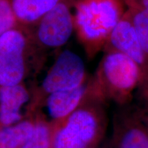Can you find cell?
<instances>
[{"mask_svg":"<svg viewBox=\"0 0 148 148\" xmlns=\"http://www.w3.org/2000/svg\"><path fill=\"white\" fill-rule=\"evenodd\" d=\"M125 4L127 8H137L148 11V0H126Z\"/></svg>","mask_w":148,"mask_h":148,"instance_id":"cell-16","label":"cell"},{"mask_svg":"<svg viewBox=\"0 0 148 148\" xmlns=\"http://www.w3.org/2000/svg\"><path fill=\"white\" fill-rule=\"evenodd\" d=\"M88 81L84 61L70 49L59 52L38 86L32 90V112L37 103L53 92L71 90Z\"/></svg>","mask_w":148,"mask_h":148,"instance_id":"cell-5","label":"cell"},{"mask_svg":"<svg viewBox=\"0 0 148 148\" xmlns=\"http://www.w3.org/2000/svg\"><path fill=\"white\" fill-rule=\"evenodd\" d=\"M32 133L20 148H52V127L35 119Z\"/></svg>","mask_w":148,"mask_h":148,"instance_id":"cell-13","label":"cell"},{"mask_svg":"<svg viewBox=\"0 0 148 148\" xmlns=\"http://www.w3.org/2000/svg\"><path fill=\"white\" fill-rule=\"evenodd\" d=\"M103 51H119L134 60L140 69L141 81L145 73L147 64L143 49L135 32L131 15L127 9L111 33Z\"/></svg>","mask_w":148,"mask_h":148,"instance_id":"cell-9","label":"cell"},{"mask_svg":"<svg viewBox=\"0 0 148 148\" xmlns=\"http://www.w3.org/2000/svg\"><path fill=\"white\" fill-rule=\"evenodd\" d=\"M145 95H147V97H148V90H147V91H146V92H145Z\"/></svg>","mask_w":148,"mask_h":148,"instance_id":"cell-18","label":"cell"},{"mask_svg":"<svg viewBox=\"0 0 148 148\" xmlns=\"http://www.w3.org/2000/svg\"><path fill=\"white\" fill-rule=\"evenodd\" d=\"M35 120L25 119L16 124L0 127V148H20L32 133Z\"/></svg>","mask_w":148,"mask_h":148,"instance_id":"cell-11","label":"cell"},{"mask_svg":"<svg viewBox=\"0 0 148 148\" xmlns=\"http://www.w3.org/2000/svg\"><path fill=\"white\" fill-rule=\"evenodd\" d=\"M32 90L25 83L0 87V127L12 125L27 119L32 112Z\"/></svg>","mask_w":148,"mask_h":148,"instance_id":"cell-8","label":"cell"},{"mask_svg":"<svg viewBox=\"0 0 148 148\" xmlns=\"http://www.w3.org/2000/svg\"><path fill=\"white\" fill-rule=\"evenodd\" d=\"M127 9L131 15L135 32L145 57L146 71L138 86L145 92L148 90V11L132 8Z\"/></svg>","mask_w":148,"mask_h":148,"instance_id":"cell-12","label":"cell"},{"mask_svg":"<svg viewBox=\"0 0 148 148\" xmlns=\"http://www.w3.org/2000/svg\"><path fill=\"white\" fill-rule=\"evenodd\" d=\"M69 1H70V2H71V3H73V5L74 4V3L75 2V1H77V0H69Z\"/></svg>","mask_w":148,"mask_h":148,"instance_id":"cell-17","label":"cell"},{"mask_svg":"<svg viewBox=\"0 0 148 148\" xmlns=\"http://www.w3.org/2000/svg\"><path fill=\"white\" fill-rule=\"evenodd\" d=\"M126 1V0H123V1Z\"/></svg>","mask_w":148,"mask_h":148,"instance_id":"cell-19","label":"cell"},{"mask_svg":"<svg viewBox=\"0 0 148 148\" xmlns=\"http://www.w3.org/2000/svg\"><path fill=\"white\" fill-rule=\"evenodd\" d=\"M69 0H62L27 31L37 51L58 50L64 46L75 31L74 15Z\"/></svg>","mask_w":148,"mask_h":148,"instance_id":"cell-6","label":"cell"},{"mask_svg":"<svg viewBox=\"0 0 148 148\" xmlns=\"http://www.w3.org/2000/svg\"><path fill=\"white\" fill-rule=\"evenodd\" d=\"M123 0H77L73 4L75 32L88 58L104 49L124 15Z\"/></svg>","mask_w":148,"mask_h":148,"instance_id":"cell-1","label":"cell"},{"mask_svg":"<svg viewBox=\"0 0 148 148\" xmlns=\"http://www.w3.org/2000/svg\"><path fill=\"white\" fill-rule=\"evenodd\" d=\"M88 88L89 79L77 88L49 94L37 103L32 113H36V119L56 127L80 106Z\"/></svg>","mask_w":148,"mask_h":148,"instance_id":"cell-7","label":"cell"},{"mask_svg":"<svg viewBox=\"0 0 148 148\" xmlns=\"http://www.w3.org/2000/svg\"><path fill=\"white\" fill-rule=\"evenodd\" d=\"M101 99L89 82L88 91L80 106L56 127L52 148H87L100 125L102 112L98 103Z\"/></svg>","mask_w":148,"mask_h":148,"instance_id":"cell-3","label":"cell"},{"mask_svg":"<svg viewBox=\"0 0 148 148\" xmlns=\"http://www.w3.org/2000/svg\"><path fill=\"white\" fill-rule=\"evenodd\" d=\"M62 0H11L18 26L32 27ZM73 4V3H72Z\"/></svg>","mask_w":148,"mask_h":148,"instance_id":"cell-10","label":"cell"},{"mask_svg":"<svg viewBox=\"0 0 148 148\" xmlns=\"http://www.w3.org/2000/svg\"><path fill=\"white\" fill-rule=\"evenodd\" d=\"M120 148H148L147 134L140 127H130L123 134Z\"/></svg>","mask_w":148,"mask_h":148,"instance_id":"cell-14","label":"cell"},{"mask_svg":"<svg viewBox=\"0 0 148 148\" xmlns=\"http://www.w3.org/2000/svg\"><path fill=\"white\" fill-rule=\"evenodd\" d=\"M87 148H88V147H87Z\"/></svg>","mask_w":148,"mask_h":148,"instance_id":"cell-20","label":"cell"},{"mask_svg":"<svg viewBox=\"0 0 148 148\" xmlns=\"http://www.w3.org/2000/svg\"><path fill=\"white\" fill-rule=\"evenodd\" d=\"M17 26L11 0H0V38L5 33Z\"/></svg>","mask_w":148,"mask_h":148,"instance_id":"cell-15","label":"cell"},{"mask_svg":"<svg viewBox=\"0 0 148 148\" xmlns=\"http://www.w3.org/2000/svg\"><path fill=\"white\" fill-rule=\"evenodd\" d=\"M93 77L90 79L95 91L103 98L110 97L125 102L141 77L138 64L123 53L116 51H104Z\"/></svg>","mask_w":148,"mask_h":148,"instance_id":"cell-2","label":"cell"},{"mask_svg":"<svg viewBox=\"0 0 148 148\" xmlns=\"http://www.w3.org/2000/svg\"><path fill=\"white\" fill-rule=\"evenodd\" d=\"M39 53L27 31L17 26L0 38V87L24 82Z\"/></svg>","mask_w":148,"mask_h":148,"instance_id":"cell-4","label":"cell"}]
</instances>
